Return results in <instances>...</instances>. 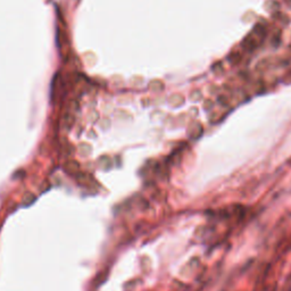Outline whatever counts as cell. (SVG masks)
<instances>
[{
	"instance_id": "6da1fadb",
	"label": "cell",
	"mask_w": 291,
	"mask_h": 291,
	"mask_svg": "<svg viewBox=\"0 0 291 291\" xmlns=\"http://www.w3.org/2000/svg\"><path fill=\"white\" fill-rule=\"evenodd\" d=\"M64 169H65L67 173L76 174L78 173V171H80V164L75 160H68L66 161L65 165H64Z\"/></svg>"
},
{
	"instance_id": "7a4b0ae2",
	"label": "cell",
	"mask_w": 291,
	"mask_h": 291,
	"mask_svg": "<svg viewBox=\"0 0 291 291\" xmlns=\"http://www.w3.org/2000/svg\"><path fill=\"white\" fill-rule=\"evenodd\" d=\"M76 179L83 184H87V186H89V184L92 182V178L91 175L89 174H86V173H78L76 175Z\"/></svg>"
},
{
	"instance_id": "3957f363",
	"label": "cell",
	"mask_w": 291,
	"mask_h": 291,
	"mask_svg": "<svg viewBox=\"0 0 291 291\" xmlns=\"http://www.w3.org/2000/svg\"><path fill=\"white\" fill-rule=\"evenodd\" d=\"M35 200V197L33 193H30V192H27L26 195L24 196V198H23V204L24 205H30L32 201H34Z\"/></svg>"
}]
</instances>
